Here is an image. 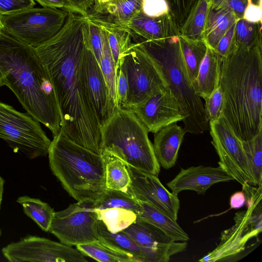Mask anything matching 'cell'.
<instances>
[{"label":"cell","instance_id":"13","mask_svg":"<svg viewBox=\"0 0 262 262\" xmlns=\"http://www.w3.org/2000/svg\"><path fill=\"white\" fill-rule=\"evenodd\" d=\"M256 204H248L247 211L237 212L235 225L222 233L219 246L199 261H215L236 254L244 249L248 240L261 232V207Z\"/></svg>","mask_w":262,"mask_h":262},{"label":"cell","instance_id":"16","mask_svg":"<svg viewBox=\"0 0 262 262\" xmlns=\"http://www.w3.org/2000/svg\"><path fill=\"white\" fill-rule=\"evenodd\" d=\"M129 109L148 132L154 134L166 126L184 119L177 100L168 88Z\"/></svg>","mask_w":262,"mask_h":262},{"label":"cell","instance_id":"36","mask_svg":"<svg viewBox=\"0 0 262 262\" xmlns=\"http://www.w3.org/2000/svg\"><path fill=\"white\" fill-rule=\"evenodd\" d=\"M261 24L249 22L244 18L235 24V37L237 47L253 48L262 46Z\"/></svg>","mask_w":262,"mask_h":262},{"label":"cell","instance_id":"2","mask_svg":"<svg viewBox=\"0 0 262 262\" xmlns=\"http://www.w3.org/2000/svg\"><path fill=\"white\" fill-rule=\"evenodd\" d=\"M221 115L242 141L262 130V46L237 47L223 58Z\"/></svg>","mask_w":262,"mask_h":262},{"label":"cell","instance_id":"43","mask_svg":"<svg viewBox=\"0 0 262 262\" xmlns=\"http://www.w3.org/2000/svg\"><path fill=\"white\" fill-rule=\"evenodd\" d=\"M35 4L34 0H0V14H11L33 8Z\"/></svg>","mask_w":262,"mask_h":262},{"label":"cell","instance_id":"42","mask_svg":"<svg viewBox=\"0 0 262 262\" xmlns=\"http://www.w3.org/2000/svg\"><path fill=\"white\" fill-rule=\"evenodd\" d=\"M209 6L213 9L228 7L231 9L237 18H243L247 4V0H208Z\"/></svg>","mask_w":262,"mask_h":262},{"label":"cell","instance_id":"44","mask_svg":"<svg viewBox=\"0 0 262 262\" xmlns=\"http://www.w3.org/2000/svg\"><path fill=\"white\" fill-rule=\"evenodd\" d=\"M262 3H254L253 0H247L243 17L246 20L253 23L262 24Z\"/></svg>","mask_w":262,"mask_h":262},{"label":"cell","instance_id":"28","mask_svg":"<svg viewBox=\"0 0 262 262\" xmlns=\"http://www.w3.org/2000/svg\"><path fill=\"white\" fill-rule=\"evenodd\" d=\"M98 239L120 251L134 256L138 262H145L144 257L135 241L123 231H109L102 221H98Z\"/></svg>","mask_w":262,"mask_h":262},{"label":"cell","instance_id":"51","mask_svg":"<svg viewBox=\"0 0 262 262\" xmlns=\"http://www.w3.org/2000/svg\"><path fill=\"white\" fill-rule=\"evenodd\" d=\"M5 85V81L3 75L2 73V71L0 69V87Z\"/></svg>","mask_w":262,"mask_h":262},{"label":"cell","instance_id":"24","mask_svg":"<svg viewBox=\"0 0 262 262\" xmlns=\"http://www.w3.org/2000/svg\"><path fill=\"white\" fill-rule=\"evenodd\" d=\"M95 21L104 30L115 64H118L121 55L132 43L130 32L125 27L111 20L91 15Z\"/></svg>","mask_w":262,"mask_h":262},{"label":"cell","instance_id":"45","mask_svg":"<svg viewBox=\"0 0 262 262\" xmlns=\"http://www.w3.org/2000/svg\"><path fill=\"white\" fill-rule=\"evenodd\" d=\"M73 12L82 15H88L89 10L94 5V0H66Z\"/></svg>","mask_w":262,"mask_h":262},{"label":"cell","instance_id":"48","mask_svg":"<svg viewBox=\"0 0 262 262\" xmlns=\"http://www.w3.org/2000/svg\"><path fill=\"white\" fill-rule=\"evenodd\" d=\"M112 0H94V8L95 13H103L106 7Z\"/></svg>","mask_w":262,"mask_h":262},{"label":"cell","instance_id":"52","mask_svg":"<svg viewBox=\"0 0 262 262\" xmlns=\"http://www.w3.org/2000/svg\"><path fill=\"white\" fill-rule=\"evenodd\" d=\"M2 230L0 229V237H1L2 236Z\"/></svg>","mask_w":262,"mask_h":262},{"label":"cell","instance_id":"33","mask_svg":"<svg viewBox=\"0 0 262 262\" xmlns=\"http://www.w3.org/2000/svg\"><path fill=\"white\" fill-rule=\"evenodd\" d=\"M96 210L110 208H122L135 212L139 208L137 200L130 193L120 190L105 189L97 199L94 201Z\"/></svg>","mask_w":262,"mask_h":262},{"label":"cell","instance_id":"3","mask_svg":"<svg viewBox=\"0 0 262 262\" xmlns=\"http://www.w3.org/2000/svg\"><path fill=\"white\" fill-rule=\"evenodd\" d=\"M0 69L5 85L28 114L53 136L58 134L61 118L56 96L34 49L4 32L0 37Z\"/></svg>","mask_w":262,"mask_h":262},{"label":"cell","instance_id":"7","mask_svg":"<svg viewBox=\"0 0 262 262\" xmlns=\"http://www.w3.org/2000/svg\"><path fill=\"white\" fill-rule=\"evenodd\" d=\"M69 11L58 8H31L2 15L4 32L33 47L47 41L62 28Z\"/></svg>","mask_w":262,"mask_h":262},{"label":"cell","instance_id":"22","mask_svg":"<svg viewBox=\"0 0 262 262\" xmlns=\"http://www.w3.org/2000/svg\"><path fill=\"white\" fill-rule=\"evenodd\" d=\"M139 208L136 212L137 219L148 223L163 231L176 242H187L188 234L168 215L153 205L139 201Z\"/></svg>","mask_w":262,"mask_h":262},{"label":"cell","instance_id":"49","mask_svg":"<svg viewBox=\"0 0 262 262\" xmlns=\"http://www.w3.org/2000/svg\"><path fill=\"white\" fill-rule=\"evenodd\" d=\"M5 182V180L0 174V210L1 209V205L3 201Z\"/></svg>","mask_w":262,"mask_h":262},{"label":"cell","instance_id":"38","mask_svg":"<svg viewBox=\"0 0 262 262\" xmlns=\"http://www.w3.org/2000/svg\"><path fill=\"white\" fill-rule=\"evenodd\" d=\"M204 100V108L207 120L209 122L217 120L221 116L223 105V93L220 86Z\"/></svg>","mask_w":262,"mask_h":262},{"label":"cell","instance_id":"37","mask_svg":"<svg viewBox=\"0 0 262 262\" xmlns=\"http://www.w3.org/2000/svg\"><path fill=\"white\" fill-rule=\"evenodd\" d=\"M89 37L91 48L99 64L102 57L103 40L101 27L88 14Z\"/></svg>","mask_w":262,"mask_h":262},{"label":"cell","instance_id":"20","mask_svg":"<svg viewBox=\"0 0 262 262\" xmlns=\"http://www.w3.org/2000/svg\"><path fill=\"white\" fill-rule=\"evenodd\" d=\"M185 134L184 129L177 123L166 126L155 134L154 152L160 165L164 168L168 169L175 165Z\"/></svg>","mask_w":262,"mask_h":262},{"label":"cell","instance_id":"10","mask_svg":"<svg viewBox=\"0 0 262 262\" xmlns=\"http://www.w3.org/2000/svg\"><path fill=\"white\" fill-rule=\"evenodd\" d=\"M94 203L91 200L77 202L55 212L49 231L69 246L98 240L99 220Z\"/></svg>","mask_w":262,"mask_h":262},{"label":"cell","instance_id":"6","mask_svg":"<svg viewBox=\"0 0 262 262\" xmlns=\"http://www.w3.org/2000/svg\"><path fill=\"white\" fill-rule=\"evenodd\" d=\"M101 152H108L139 170L159 176L160 165L148 131L130 110L114 111L101 126Z\"/></svg>","mask_w":262,"mask_h":262},{"label":"cell","instance_id":"17","mask_svg":"<svg viewBox=\"0 0 262 262\" xmlns=\"http://www.w3.org/2000/svg\"><path fill=\"white\" fill-rule=\"evenodd\" d=\"M82 73L87 94L101 126L111 115L109 93L100 67L92 51L90 45L86 48L83 56Z\"/></svg>","mask_w":262,"mask_h":262},{"label":"cell","instance_id":"30","mask_svg":"<svg viewBox=\"0 0 262 262\" xmlns=\"http://www.w3.org/2000/svg\"><path fill=\"white\" fill-rule=\"evenodd\" d=\"M252 185L262 186V130L253 138L242 141Z\"/></svg>","mask_w":262,"mask_h":262},{"label":"cell","instance_id":"53","mask_svg":"<svg viewBox=\"0 0 262 262\" xmlns=\"http://www.w3.org/2000/svg\"><path fill=\"white\" fill-rule=\"evenodd\" d=\"M256 1H257V2H259V1H261V0H256Z\"/></svg>","mask_w":262,"mask_h":262},{"label":"cell","instance_id":"15","mask_svg":"<svg viewBox=\"0 0 262 262\" xmlns=\"http://www.w3.org/2000/svg\"><path fill=\"white\" fill-rule=\"evenodd\" d=\"M126 166L131 180L127 192L138 201L153 205L177 221L180 206L178 194L169 191L157 176L139 170L126 164Z\"/></svg>","mask_w":262,"mask_h":262},{"label":"cell","instance_id":"29","mask_svg":"<svg viewBox=\"0 0 262 262\" xmlns=\"http://www.w3.org/2000/svg\"><path fill=\"white\" fill-rule=\"evenodd\" d=\"M76 248L84 255L101 262H138L132 255L120 251L99 239L76 245Z\"/></svg>","mask_w":262,"mask_h":262},{"label":"cell","instance_id":"46","mask_svg":"<svg viewBox=\"0 0 262 262\" xmlns=\"http://www.w3.org/2000/svg\"><path fill=\"white\" fill-rule=\"evenodd\" d=\"M43 7L63 9L73 12L72 8L66 0H35Z\"/></svg>","mask_w":262,"mask_h":262},{"label":"cell","instance_id":"1","mask_svg":"<svg viewBox=\"0 0 262 262\" xmlns=\"http://www.w3.org/2000/svg\"><path fill=\"white\" fill-rule=\"evenodd\" d=\"M90 45L88 15L69 11L59 31L33 48L55 92L61 118L60 132L101 154V124L87 94L82 73L83 56Z\"/></svg>","mask_w":262,"mask_h":262},{"label":"cell","instance_id":"26","mask_svg":"<svg viewBox=\"0 0 262 262\" xmlns=\"http://www.w3.org/2000/svg\"><path fill=\"white\" fill-rule=\"evenodd\" d=\"M209 7L208 0H196L180 29L182 37L193 41L204 40Z\"/></svg>","mask_w":262,"mask_h":262},{"label":"cell","instance_id":"5","mask_svg":"<svg viewBox=\"0 0 262 262\" xmlns=\"http://www.w3.org/2000/svg\"><path fill=\"white\" fill-rule=\"evenodd\" d=\"M48 155L52 173L77 202L95 201L106 189L101 154L78 144L59 132L53 136Z\"/></svg>","mask_w":262,"mask_h":262},{"label":"cell","instance_id":"4","mask_svg":"<svg viewBox=\"0 0 262 262\" xmlns=\"http://www.w3.org/2000/svg\"><path fill=\"white\" fill-rule=\"evenodd\" d=\"M180 32L167 38L139 44L152 61L177 100L184 116L185 133L202 134L209 128L204 104L195 93L180 47Z\"/></svg>","mask_w":262,"mask_h":262},{"label":"cell","instance_id":"25","mask_svg":"<svg viewBox=\"0 0 262 262\" xmlns=\"http://www.w3.org/2000/svg\"><path fill=\"white\" fill-rule=\"evenodd\" d=\"M101 155L104 164L106 188L127 192L131 180L126 164L106 151H102Z\"/></svg>","mask_w":262,"mask_h":262},{"label":"cell","instance_id":"31","mask_svg":"<svg viewBox=\"0 0 262 262\" xmlns=\"http://www.w3.org/2000/svg\"><path fill=\"white\" fill-rule=\"evenodd\" d=\"M180 47L183 60L192 83L195 80L201 63L205 55L204 40H190L180 36Z\"/></svg>","mask_w":262,"mask_h":262},{"label":"cell","instance_id":"18","mask_svg":"<svg viewBox=\"0 0 262 262\" xmlns=\"http://www.w3.org/2000/svg\"><path fill=\"white\" fill-rule=\"evenodd\" d=\"M233 180H234L233 178L219 165L216 167L201 165L181 168L167 185L172 192L178 195L186 190L203 194L216 183Z\"/></svg>","mask_w":262,"mask_h":262},{"label":"cell","instance_id":"11","mask_svg":"<svg viewBox=\"0 0 262 262\" xmlns=\"http://www.w3.org/2000/svg\"><path fill=\"white\" fill-rule=\"evenodd\" d=\"M2 253L11 262L88 261L85 255L72 246L30 235L8 244L2 249Z\"/></svg>","mask_w":262,"mask_h":262},{"label":"cell","instance_id":"41","mask_svg":"<svg viewBox=\"0 0 262 262\" xmlns=\"http://www.w3.org/2000/svg\"><path fill=\"white\" fill-rule=\"evenodd\" d=\"M142 12L146 16L158 17L169 13L165 0H142Z\"/></svg>","mask_w":262,"mask_h":262},{"label":"cell","instance_id":"14","mask_svg":"<svg viewBox=\"0 0 262 262\" xmlns=\"http://www.w3.org/2000/svg\"><path fill=\"white\" fill-rule=\"evenodd\" d=\"M123 231L137 244L145 262H167L188 245L187 242L174 241L161 230L137 219Z\"/></svg>","mask_w":262,"mask_h":262},{"label":"cell","instance_id":"47","mask_svg":"<svg viewBox=\"0 0 262 262\" xmlns=\"http://www.w3.org/2000/svg\"><path fill=\"white\" fill-rule=\"evenodd\" d=\"M246 201V196L243 191L236 192L230 198V209H238L243 207Z\"/></svg>","mask_w":262,"mask_h":262},{"label":"cell","instance_id":"40","mask_svg":"<svg viewBox=\"0 0 262 262\" xmlns=\"http://www.w3.org/2000/svg\"><path fill=\"white\" fill-rule=\"evenodd\" d=\"M235 24L220 39L214 49L223 58L227 57L237 48L235 37Z\"/></svg>","mask_w":262,"mask_h":262},{"label":"cell","instance_id":"27","mask_svg":"<svg viewBox=\"0 0 262 262\" xmlns=\"http://www.w3.org/2000/svg\"><path fill=\"white\" fill-rule=\"evenodd\" d=\"M16 202L21 205L25 214L42 231H49L55 212L48 204L27 195L19 196Z\"/></svg>","mask_w":262,"mask_h":262},{"label":"cell","instance_id":"34","mask_svg":"<svg viewBox=\"0 0 262 262\" xmlns=\"http://www.w3.org/2000/svg\"><path fill=\"white\" fill-rule=\"evenodd\" d=\"M101 29L103 40V53L99 66L108 91L110 110L112 115L117 108L116 94V69L108 46L106 34L104 30L102 28Z\"/></svg>","mask_w":262,"mask_h":262},{"label":"cell","instance_id":"12","mask_svg":"<svg viewBox=\"0 0 262 262\" xmlns=\"http://www.w3.org/2000/svg\"><path fill=\"white\" fill-rule=\"evenodd\" d=\"M209 128L211 143L219 157V165L242 186L252 185L242 141L221 115L209 121Z\"/></svg>","mask_w":262,"mask_h":262},{"label":"cell","instance_id":"32","mask_svg":"<svg viewBox=\"0 0 262 262\" xmlns=\"http://www.w3.org/2000/svg\"><path fill=\"white\" fill-rule=\"evenodd\" d=\"M97 219L112 233L123 231L137 220L135 212L122 208L96 210Z\"/></svg>","mask_w":262,"mask_h":262},{"label":"cell","instance_id":"19","mask_svg":"<svg viewBox=\"0 0 262 262\" xmlns=\"http://www.w3.org/2000/svg\"><path fill=\"white\" fill-rule=\"evenodd\" d=\"M124 27L130 32L135 43L162 39L180 32V28L169 13L151 17L141 11Z\"/></svg>","mask_w":262,"mask_h":262},{"label":"cell","instance_id":"50","mask_svg":"<svg viewBox=\"0 0 262 262\" xmlns=\"http://www.w3.org/2000/svg\"><path fill=\"white\" fill-rule=\"evenodd\" d=\"M2 15L0 14V37L4 34L5 32L4 28L2 22Z\"/></svg>","mask_w":262,"mask_h":262},{"label":"cell","instance_id":"8","mask_svg":"<svg viewBox=\"0 0 262 262\" xmlns=\"http://www.w3.org/2000/svg\"><path fill=\"white\" fill-rule=\"evenodd\" d=\"M0 138L30 159L47 155L51 142L38 121L1 101Z\"/></svg>","mask_w":262,"mask_h":262},{"label":"cell","instance_id":"39","mask_svg":"<svg viewBox=\"0 0 262 262\" xmlns=\"http://www.w3.org/2000/svg\"><path fill=\"white\" fill-rule=\"evenodd\" d=\"M116 94L117 108H126L128 84L124 71L118 65L116 67Z\"/></svg>","mask_w":262,"mask_h":262},{"label":"cell","instance_id":"35","mask_svg":"<svg viewBox=\"0 0 262 262\" xmlns=\"http://www.w3.org/2000/svg\"><path fill=\"white\" fill-rule=\"evenodd\" d=\"M142 9V0H112L103 13H107L114 23L124 27Z\"/></svg>","mask_w":262,"mask_h":262},{"label":"cell","instance_id":"21","mask_svg":"<svg viewBox=\"0 0 262 262\" xmlns=\"http://www.w3.org/2000/svg\"><path fill=\"white\" fill-rule=\"evenodd\" d=\"M222 61L223 58L216 51L207 45L197 77L192 83L195 93L204 100L220 85Z\"/></svg>","mask_w":262,"mask_h":262},{"label":"cell","instance_id":"23","mask_svg":"<svg viewBox=\"0 0 262 262\" xmlns=\"http://www.w3.org/2000/svg\"><path fill=\"white\" fill-rule=\"evenodd\" d=\"M238 18L228 7L218 9L209 7L204 34L206 45L215 49L217 43Z\"/></svg>","mask_w":262,"mask_h":262},{"label":"cell","instance_id":"9","mask_svg":"<svg viewBox=\"0 0 262 262\" xmlns=\"http://www.w3.org/2000/svg\"><path fill=\"white\" fill-rule=\"evenodd\" d=\"M118 65L124 71L128 81L126 108L140 104L168 88L152 61L137 43H130Z\"/></svg>","mask_w":262,"mask_h":262}]
</instances>
